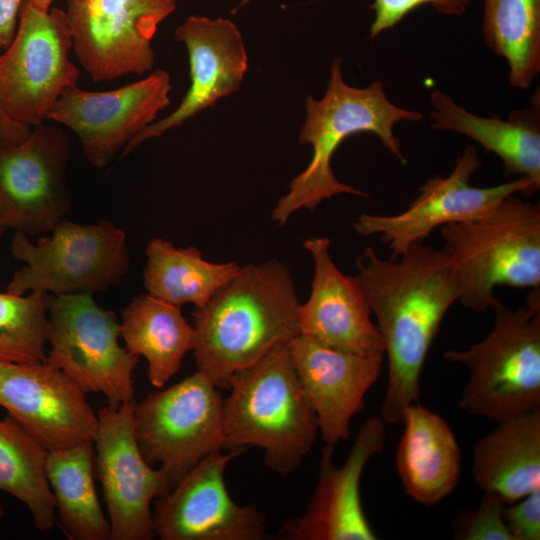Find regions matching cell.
Wrapping results in <instances>:
<instances>
[{
    "mask_svg": "<svg viewBox=\"0 0 540 540\" xmlns=\"http://www.w3.org/2000/svg\"><path fill=\"white\" fill-rule=\"evenodd\" d=\"M228 389L223 449L244 451L254 445L263 449L270 470L294 472L311 451L318 424L297 377L290 343L233 374Z\"/></svg>",
    "mask_w": 540,
    "mask_h": 540,
    "instance_id": "277c9868",
    "label": "cell"
},
{
    "mask_svg": "<svg viewBox=\"0 0 540 540\" xmlns=\"http://www.w3.org/2000/svg\"><path fill=\"white\" fill-rule=\"evenodd\" d=\"M397 452L396 467L406 494L423 506H434L456 488L461 452L448 423L419 401L409 405Z\"/></svg>",
    "mask_w": 540,
    "mask_h": 540,
    "instance_id": "603a6c76",
    "label": "cell"
},
{
    "mask_svg": "<svg viewBox=\"0 0 540 540\" xmlns=\"http://www.w3.org/2000/svg\"><path fill=\"white\" fill-rule=\"evenodd\" d=\"M4 514H5L4 508H3V505H2L1 502H0V525H1V523H2Z\"/></svg>",
    "mask_w": 540,
    "mask_h": 540,
    "instance_id": "d590c367",
    "label": "cell"
},
{
    "mask_svg": "<svg viewBox=\"0 0 540 540\" xmlns=\"http://www.w3.org/2000/svg\"><path fill=\"white\" fill-rule=\"evenodd\" d=\"M469 4L470 0H373L369 6L374 12L369 38L375 39L381 33L394 28L421 6L429 5L443 15L460 16L467 11Z\"/></svg>",
    "mask_w": 540,
    "mask_h": 540,
    "instance_id": "1f68e13d",
    "label": "cell"
},
{
    "mask_svg": "<svg viewBox=\"0 0 540 540\" xmlns=\"http://www.w3.org/2000/svg\"><path fill=\"white\" fill-rule=\"evenodd\" d=\"M143 281L148 294L181 307H202L239 272L236 262L213 263L196 247L176 248L163 238L146 247Z\"/></svg>",
    "mask_w": 540,
    "mask_h": 540,
    "instance_id": "4316f807",
    "label": "cell"
},
{
    "mask_svg": "<svg viewBox=\"0 0 540 540\" xmlns=\"http://www.w3.org/2000/svg\"><path fill=\"white\" fill-rule=\"evenodd\" d=\"M386 422L369 417L360 427L342 466L333 464L334 446L323 447L318 480L303 515L285 522L279 535L291 540H376L364 512L360 483L369 460L383 451Z\"/></svg>",
    "mask_w": 540,
    "mask_h": 540,
    "instance_id": "ac0fdd59",
    "label": "cell"
},
{
    "mask_svg": "<svg viewBox=\"0 0 540 540\" xmlns=\"http://www.w3.org/2000/svg\"><path fill=\"white\" fill-rule=\"evenodd\" d=\"M50 233L36 243L23 232L14 233L10 252L25 265L13 274L6 292L94 295L117 285L128 271L126 233L111 221L80 224L65 218Z\"/></svg>",
    "mask_w": 540,
    "mask_h": 540,
    "instance_id": "52a82bcc",
    "label": "cell"
},
{
    "mask_svg": "<svg viewBox=\"0 0 540 540\" xmlns=\"http://www.w3.org/2000/svg\"><path fill=\"white\" fill-rule=\"evenodd\" d=\"M314 262L308 300L300 305V334L327 347L361 356H384L371 308L356 277L342 273L330 255V240L304 242Z\"/></svg>",
    "mask_w": 540,
    "mask_h": 540,
    "instance_id": "ffe728a7",
    "label": "cell"
},
{
    "mask_svg": "<svg viewBox=\"0 0 540 540\" xmlns=\"http://www.w3.org/2000/svg\"><path fill=\"white\" fill-rule=\"evenodd\" d=\"M504 520L512 540L540 539V488L507 504Z\"/></svg>",
    "mask_w": 540,
    "mask_h": 540,
    "instance_id": "d6a6232c",
    "label": "cell"
},
{
    "mask_svg": "<svg viewBox=\"0 0 540 540\" xmlns=\"http://www.w3.org/2000/svg\"><path fill=\"white\" fill-rule=\"evenodd\" d=\"M171 88V76L162 69L110 91H86L76 84L60 95L45 120L70 128L89 163L103 168L170 104Z\"/></svg>",
    "mask_w": 540,
    "mask_h": 540,
    "instance_id": "2e32d148",
    "label": "cell"
},
{
    "mask_svg": "<svg viewBox=\"0 0 540 540\" xmlns=\"http://www.w3.org/2000/svg\"><path fill=\"white\" fill-rule=\"evenodd\" d=\"M202 371L136 402L135 436L148 464L172 488L208 455L224 448L223 398Z\"/></svg>",
    "mask_w": 540,
    "mask_h": 540,
    "instance_id": "30bf717a",
    "label": "cell"
},
{
    "mask_svg": "<svg viewBox=\"0 0 540 540\" xmlns=\"http://www.w3.org/2000/svg\"><path fill=\"white\" fill-rule=\"evenodd\" d=\"M433 129L459 133L496 154L506 174L526 178L536 191L540 188V92L529 106L511 111L506 120L498 115L482 117L458 105L447 94H430Z\"/></svg>",
    "mask_w": 540,
    "mask_h": 540,
    "instance_id": "7402d4cb",
    "label": "cell"
},
{
    "mask_svg": "<svg viewBox=\"0 0 540 540\" xmlns=\"http://www.w3.org/2000/svg\"><path fill=\"white\" fill-rule=\"evenodd\" d=\"M32 127L12 119L0 105V145H15L30 135Z\"/></svg>",
    "mask_w": 540,
    "mask_h": 540,
    "instance_id": "e575fe53",
    "label": "cell"
},
{
    "mask_svg": "<svg viewBox=\"0 0 540 540\" xmlns=\"http://www.w3.org/2000/svg\"><path fill=\"white\" fill-rule=\"evenodd\" d=\"M50 296L0 292V362L31 363L46 359Z\"/></svg>",
    "mask_w": 540,
    "mask_h": 540,
    "instance_id": "f546056e",
    "label": "cell"
},
{
    "mask_svg": "<svg viewBox=\"0 0 540 540\" xmlns=\"http://www.w3.org/2000/svg\"><path fill=\"white\" fill-rule=\"evenodd\" d=\"M306 119L298 141L312 147L307 167L288 185L272 211L278 225L285 224L297 210H314L323 200L338 194L368 197V194L340 182L331 168V160L341 143L359 133H372L383 147L406 163L401 143L394 134L400 121H419L423 115L394 105L387 97L384 84L377 80L365 88L348 85L342 74V60L337 57L330 67V77L324 96L317 100L308 95L305 100Z\"/></svg>",
    "mask_w": 540,
    "mask_h": 540,
    "instance_id": "3957f363",
    "label": "cell"
},
{
    "mask_svg": "<svg viewBox=\"0 0 540 540\" xmlns=\"http://www.w3.org/2000/svg\"><path fill=\"white\" fill-rule=\"evenodd\" d=\"M47 456L48 451L11 416L0 419V491L24 503L41 532L57 523Z\"/></svg>",
    "mask_w": 540,
    "mask_h": 540,
    "instance_id": "83f0119b",
    "label": "cell"
},
{
    "mask_svg": "<svg viewBox=\"0 0 540 540\" xmlns=\"http://www.w3.org/2000/svg\"><path fill=\"white\" fill-rule=\"evenodd\" d=\"M120 327L125 348L145 358L148 379L156 388H163L179 371L194 345V327L180 307L150 294L139 295L124 307Z\"/></svg>",
    "mask_w": 540,
    "mask_h": 540,
    "instance_id": "d4e9b609",
    "label": "cell"
},
{
    "mask_svg": "<svg viewBox=\"0 0 540 540\" xmlns=\"http://www.w3.org/2000/svg\"><path fill=\"white\" fill-rule=\"evenodd\" d=\"M506 502L496 493L483 491L475 509L459 511L451 521L456 540H512L504 520Z\"/></svg>",
    "mask_w": 540,
    "mask_h": 540,
    "instance_id": "4dcf8cb0",
    "label": "cell"
},
{
    "mask_svg": "<svg viewBox=\"0 0 540 540\" xmlns=\"http://www.w3.org/2000/svg\"><path fill=\"white\" fill-rule=\"evenodd\" d=\"M493 310L494 326L485 338L443 356L469 372L460 408L499 422L540 409V288L530 290L525 306L512 309L499 301Z\"/></svg>",
    "mask_w": 540,
    "mask_h": 540,
    "instance_id": "8992f818",
    "label": "cell"
},
{
    "mask_svg": "<svg viewBox=\"0 0 540 540\" xmlns=\"http://www.w3.org/2000/svg\"><path fill=\"white\" fill-rule=\"evenodd\" d=\"M85 394L47 360L0 362V406L48 452L93 442L98 418Z\"/></svg>",
    "mask_w": 540,
    "mask_h": 540,
    "instance_id": "e0dca14e",
    "label": "cell"
},
{
    "mask_svg": "<svg viewBox=\"0 0 540 540\" xmlns=\"http://www.w3.org/2000/svg\"><path fill=\"white\" fill-rule=\"evenodd\" d=\"M441 233L464 307L493 309L498 286L540 288L539 203L510 195L478 218L442 226Z\"/></svg>",
    "mask_w": 540,
    "mask_h": 540,
    "instance_id": "5b68a950",
    "label": "cell"
},
{
    "mask_svg": "<svg viewBox=\"0 0 540 540\" xmlns=\"http://www.w3.org/2000/svg\"><path fill=\"white\" fill-rule=\"evenodd\" d=\"M243 451H216L154 502L153 528L161 540H264V514L229 495L224 474Z\"/></svg>",
    "mask_w": 540,
    "mask_h": 540,
    "instance_id": "9a60e30c",
    "label": "cell"
},
{
    "mask_svg": "<svg viewBox=\"0 0 540 540\" xmlns=\"http://www.w3.org/2000/svg\"><path fill=\"white\" fill-rule=\"evenodd\" d=\"M135 405L132 400L97 411L95 465L108 509L110 540L153 539L151 504L172 488L168 476L148 464L140 451Z\"/></svg>",
    "mask_w": 540,
    "mask_h": 540,
    "instance_id": "7c38bea8",
    "label": "cell"
},
{
    "mask_svg": "<svg viewBox=\"0 0 540 540\" xmlns=\"http://www.w3.org/2000/svg\"><path fill=\"white\" fill-rule=\"evenodd\" d=\"M70 144L43 123L15 145H0V224L28 235L49 233L71 212L66 180Z\"/></svg>",
    "mask_w": 540,
    "mask_h": 540,
    "instance_id": "4fadbf2b",
    "label": "cell"
},
{
    "mask_svg": "<svg viewBox=\"0 0 540 540\" xmlns=\"http://www.w3.org/2000/svg\"><path fill=\"white\" fill-rule=\"evenodd\" d=\"M6 232V229L0 224V237Z\"/></svg>",
    "mask_w": 540,
    "mask_h": 540,
    "instance_id": "8d00e7d4",
    "label": "cell"
},
{
    "mask_svg": "<svg viewBox=\"0 0 540 540\" xmlns=\"http://www.w3.org/2000/svg\"><path fill=\"white\" fill-rule=\"evenodd\" d=\"M176 0H67L73 48L95 82L144 75L155 63L151 46Z\"/></svg>",
    "mask_w": 540,
    "mask_h": 540,
    "instance_id": "8fae6325",
    "label": "cell"
},
{
    "mask_svg": "<svg viewBox=\"0 0 540 540\" xmlns=\"http://www.w3.org/2000/svg\"><path fill=\"white\" fill-rule=\"evenodd\" d=\"M93 442L48 452L46 474L57 520L70 540H110L109 520L95 487Z\"/></svg>",
    "mask_w": 540,
    "mask_h": 540,
    "instance_id": "484cf974",
    "label": "cell"
},
{
    "mask_svg": "<svg viewBox=\"0 0 540 540\" xmlns=\"http://www.w3.org/2000/svg\"><path fill=\"white\" fill-rule=\"evenodd\" d=\"M481 165L475 147L467 146L451 173L428 179L404 211L361 214L353 223L354 230L361 235H379L391 251V258H397L439 226L478 218L510 195L530 196L536 192L531 182L522 177L490 187L470 185Z\"/></svg>",
    "mask_w": 540,
    "mask_h": 540,
    "instance_id": "5bb4252c",
    "label": "cell"
},
{
    "mask_svg": "<svg viewBox=\"0 0 540 540\" xmlns=\"http://www.w3.org/2000/svg\"><path fill=\"white\" fill-rule=\"evenodd\" d=\"M290 352L323 442L335 446L346 440L353 416L364 408L365 395L380 376L383 355L340 351L301 334L291 341Z\"/></svg>",
    "mask_w": 540,
    "mask_h": 540,
    "instance_id": "44dd1931",
    "label": "cell"
},
{
    "mask_svg": "<svg viewBox=\"0 0 540 540\" xmlns=\"http://www.w3.org/2000/svg\"><path fill=\"white\" fill-rule=\"evenodd\" d=\"M483 34L509 66V84L528 89L540 72V0H484Z\"/></svg>",
    "mask_w": 540,
    "mask_h": 540,
    "instance_id": "f1b7e54d",
    "label": "cell"
},
{
    "mask_svg": "<svg viewBox=\"0 0 540 540\" xmlns=\"http://www.w3.org/2000/svg\"><path fill=\"white\" fill-rule=\"evenodd\" d=\"M24 0H0V50H5L12 42L17 19Z\"/></svg>",
    "mask_w": 540,
    "mask_h": 540,
    "instance_id": "836d02e7",
    "label": "cell"
},
{
    "mask_svg": "<svg viewBox=\"0 0 540 540\" xmlns=\"http://www.w3.org/2000/svg\"><path fill=\"white\" fill-rule=\"evenodd\" d=\"M471 474L482 491L506 504L540 488V409L501 420L477 440Z\"/></svg>",
    "mask_w": 540,
    "mask_h": 540,
    "instance_id": "cb8c5ba5",
    "label": "cell"
},
{
    "mask_svg": "<svg viewBox=\"0 0 540 540\" xmlns=\"http://www.w3.org/2000/svg\"><path fill=\"white\" fill-rule=\"evenodd\" d=\"M355 265L388 360L380 416L399 423L405 409L420 399L428 352L444 316L459 301L458 281L444 251L424 241L390 259L367 247Z\"/></svg>",
    "mask_w": 540,
    "mask_h": 540,
    "instance_id": "6da1fadb",
    "label": "cell"
},
{
    "mask_svg": "<svg viewBox=\"0 0 540 540\" xmlns=\"http://www.w3.org/2000/svg\"><path fill=\"white\" fill-rule=\"evenodd\" d=\"M175 38L187 48L190 87L173 112L154 121L125 146L122 158L144 141L182 125L241 86L248 56L242 34L232 21L191 15L176 28Z\"/></svg>",
    "mask_w": 540,
    "mask_h": 540,
    "instance_id": "d6986e66",
    "label": "cell"
},
{
    "mask_svg": "<svg viewBox=\"0 0 540 540\" xmlns=\"http://www.w3.org/2000/svg\"><path fill=\"white\" fill-rule=\"evenodd\" d=\"M55 0H24L19 25L0 54V105L15 121L36 126L79 70L70 61L72 33L66 11Z\"/></svg>",
    "mask_w": 540,
    "mask_h": 540,
    "instance_id": "ba28073f",
    "label": "cell"
},
{
    "mask_svg": "<svg viewBox=\"0 0 540 540\" xmlns=\"http://www.w3.org/2000/svg\"><path fill=\"white\" fill-rule=\"evenodd\" d=\"M120 321L93 295L50 298L46 359L84 393H102L108 406L134 400L133 372L139 357L119 343Z\"/></svg>",
    "mask_w": 540,
    "mask_h": 540,
    "instance_id": "9c48e42d",
    "label": "cell"
},
{
    "mask_svg": "<svg viewBox=\"0 0 540 540\" xmlns=\"http://www.w3.org/2000/svg\"><path fill=\"white\" fill-rule=\"evenodd\" d=\"M299 302L289 268L277 260L241 267L192 312L198 370L228 389L236 372L300 335Z\"/></svg>",
    "mask_w": 540,
    "mask_h": 540,
    "instance_id": "7a4b0ae2",
    "label": "cell"
}]
</instances>
